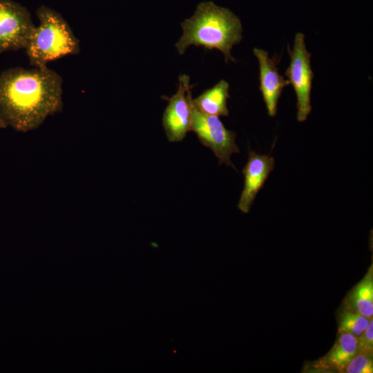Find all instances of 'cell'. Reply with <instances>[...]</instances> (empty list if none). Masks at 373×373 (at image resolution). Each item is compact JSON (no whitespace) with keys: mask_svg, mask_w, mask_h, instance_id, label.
Segmentation results:
<instances>
[{"mask_svg":"<svg viewBox=\"0 0 373 373\" xmlns=\"http://www.w3.org/2000/svg\"><path fill=\"white\" fill-rule=\"evenodd\" d=\"M61 77L48 68L16 67L0 74V128L27 132L63 108Z\"/></svg>","mask_w":373,"mask_h":373,"instance_id":"6da1fadb","label":"cell"},{"mask_svg":"<svg viewBox=\"0 0 373 373\" xmlns=\"http://www.w3.org/2000/svg\"><path fill=\"white\" fill-rule=\"evenodd\" d=\"M183 34L175 44L182 55L191 46H203L221 51L227 63L236 61L231 54L233 46L242 39V24L239 18L227 8L212 1L200 3L194 15L181 23Z\"/></svg>","mask_w":373,"mask_h":373,"instance_id":"7a4b0ae2","label":"cell"},{"mask_svg":"<svg viewBox=\"0 0 373 373\" xmlns=\"http://www.w3.org/2000/svg\"><path fill=\"white\" fill-rule=\"evenodd\" d=\"M36 15L39 23L25 48L31 66L44 68L52 61L80 52L79 40L60 13L42 5Z\"/></svg>","mask_w":373,"mask_h":373,"instance_id":"3957f363","label":"cell"},{"mask_svg":"<svg viewBox=\"0 0 373 373\" xmlns=\"http://www.w3.org/2000/svg\"><path fill=\"white\" fill-rule=\"evenodd\" d=\"M290 63L285 75L295 91L297 99V119L302 122L306 120L312 111L311 90L314 73L311 68V54L307 51L305 35L296 33L293 49L287 48Z\"/></svg>","mask_w":373,"mask_h":373,"instance_id":"277c9868","label":"cell"},{"mask_svg":"<svg viewBox=\"0 0 373 373\" xmlns=\"http://www.w3.org/2000/svg\"><path fill=\"white\" fill-rule=\"evenodd\" d=\"M191 131L196 134L202 144L213 151L219 164L235 169L231 156L240 152L236 143V134L227 129L218 116L202 113L193 106Z\"/></svg>","mask_w":373,"mask_h":373,"instance_id":"5b68a950","label":"cell"},{"mask_svg":"<svg viewBox=\"0 0 373 373\" xmlns=\"http://www.w3.org/2000/svg\"><path fill=\"white\" fill-rule=\"evenodd\" d=\"M35 28L25 7L12 0H0V53L25 49Z\"/></svg>","mask_w":373,"mask_h":373,"instance_id":"8992f818","label":"cell"},{"mask_svg":"<svg viewBox=\"0 0 373 373\" xmlns=\"http://www.w3.org/2000/svg\"><path fill=\"white\" fill-rule=\"evenodd\" d=\"M190 78L187 75L179 77L178 88L169 101L162 117V124L166 137L171 142L182 141L191 131L193 105Z\"/></svg>","mask_w":373,"mask_h":373,"instance_id":"52a82bcc","label":"cell"},{"mask_svg":"<svg viewBox=\"0 0 373 373\" xmlns=\"http://www.w3.org/2000/svg\"><path fill=\"white\" fill-rule=\"evenodd\" d=\"M275 165L274 158L269 155H261L254 151L249 152L247 162L242 169L245 177L244 188L238 208L247 213L258 191L263 187Z\"/></svg>","mask_w":373,"mask_h":373,"instance_id":"ba28073f","label":"cell"},{"mask_svg":"<svg viewBox=\"0 0 373 373\" xmlns=\"http://www.w3.org/2000/svg\"><path fill=\"white\" fill-rule=\"evenodd\" d=\"M254 54L259 63V90L268 115L274 117L277 113L278 102L283 90L290 84L279 74L277 68L279 59L276 56L271 58L267 51L256 48H254Z\"/></svg>","mask_w":373,"mask_h":373,"instance_id":"9c48e42d","label":"cell"},{"mask_svg":"<svg viewBox=\"0 0 373 373\" xmlns=\"http://www.w3.org/2000/svg\"><path fill=\"white\" fill-rule=\"evenodd\" d=\"M358 350L357 338L350 333L341 332L331 350L316 361L314 366L317 369L343 372L346 365Z\"/></svg>","mask_w":373,"mask_h":373,"instance_id":"30bf717a","label":"cell"},{"mask_svg":"<svg viewBox=\"0 0 373 373\" xmlns=\"http://www.w3.org/2000/svg\"><path fill=\"white\" fill-rule=\"evenodd\" d=\"M229 85L220 80L212 88L206 90L200 95L192 99L193 106L202 113L215 116H228L227 99Z\"/></svg>","mask_w":373,"mask_h":373,"instance_id":"8fae6325","label":"cell"},{"mask_svg":"<svg viewBox=\"0 0 373 373\" xmlns=\"http://www.w3.org/2000/svg\"><path fill=\"white\" fill-rule=\"evenodd\" d=\"M347 309L357 312L367 318L373 315L372 266L364 278L351 292L347 303Z\"/></svg>","mask_w":373,"mask_h":373,"instance_id":"7c38bea8","label":"cell"},{"mask_svg":"<svg viewBox=\"0 0 373 373\" xmlns=\"http://www.w3.org/2000/svg\"><path fill=\"white\" fill-rule=\"evenodd\" d=\"M370 320L357 312L344 310L340 316L338 332L350 333L358 337L365 331Z\"/></svg>","mask_w":373,"mask_h":373,"instance_id":"4fadbf2b","label":"cell"},{"mask_svg":"<svg viewBox=\"0 0 373 373\" xmlns=\"http://www.w3.org/2000/svg\"><path fill=\"white\" fill-rule=\"evenodd\" d=\"M343 372L372 373V351L358 350L346 365Z\"/></svg>","mask_w":373,"mask_h":373,"instance_id":"5bb4252c","label":"cell"},{"mask_svg":"<svg viewBox=\"0 0 373 373\" xmlns=\"http://www.w3.org/2000/svg\"><path fill=\"white\" fill-rule=\"evenodd\" d=\"M357 338L358 348L361 350H373V319L369 323L365 331Z\"/></svg>","mask_w":373,"mask_h":373,"instance_id":"9a60e30c","label":"cell"}]
</instances>
